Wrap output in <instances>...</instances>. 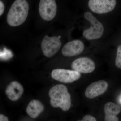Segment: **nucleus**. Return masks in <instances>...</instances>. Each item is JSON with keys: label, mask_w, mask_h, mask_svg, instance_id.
<instances>
[{"label": "nucleus", "mask_w": 121, "mask_h": 121, "mask_svg": "<svg viewBox=\"0 0 121 121\" xmlns=\"http://www.w3.org/2000/svg\"><path fill=\"white\" fill-rule=\"evenodd\" d=\"M28 11L29 4L26 0H16L8 13L7 23L12 27L21 25L27 19Z\"/></svg>", "instance_id": "obj_1"}, {"label": "nucleus", "mask_w": 121, "mask_h": 121, "mask_svg": "<svg viewBox=\"0 0 121 121\" xmlns=\"http://www.w3.org/2000/svg\"><path fill=\"white\" fill-rule=\"evenodd\" d=\"M50 104L53 107H60L63 111L69 110L71 106V95L66 87L63 84H57L49 91Z\"/></svg>", "instance_id": "obj_2"}, {"label": "nucleus", "mask_w": 121, "mask_h": 121, "mask_svg": "<svg viewBox=\"0 0 121 121\" xmlns=\"http://www.w3.org/2000/svg\"><path fill=\"white\" fill-rule=\"evenodd\" d=\"M84 17L90 23L91 26L83 31V37L89 40H95L101 38L104 31V28L102 23L90 12H86L84 13Z\"/></svg>", "instance_id": "obj_3"}, {"label": "nucleus", "mask_w": 121, "mask_h": 121, "mask_svg": "<svg viewBox=\"0 0 121 121\" xmlns=\"http://www.w3.org/2000/svg\"><path fill=\"white\" fill-rule=\"evenodd\" d=\"M117 0H89L88 7L93 13L105 14L114 9Z\"/></svg>", "instance_id": "obj_4"}, {"label": "nucleus", "mask_w": 121, "mask_h": 121, "mask_svg": "<svg viewBox=\"0 0 121 121\" xmlns=\"http://www.w3.org/2000/svg\"><path fill=\"white\" fill-rule=\"evenodd\" d=\"M60 36L49 37L45 36L42 40L41 48L44 56L51 58L58 52L61 46Z\"/></svg>", "instance_id": "obj_5"}, {"label": "nucleus", "mask_w": 121, "mask_h": 121, "mask_svg": "<svg viewBox=\"0 0 121 121\" xmlns=\"http://www.w3.org/2000/svg\"><path fill=\"white\" fill-rule=\"evenodd\" d=\"M39 11L43 19L46 21H50L53 19L57 12L55 0H40Z\"/></svg>", "instance_id": "obj_6"}, {"label": "nucleus", "mask_w": 121, "mask_h": 121, "mask_svg": "<svg viewBox=\"0 0 121 121\" xmlns=\"http://www.w3.org/2000/svg\"><path fill=\"white\" fill-rule=\"evenodd\" d=\"M51 76L52 78L60 82L71 83L78 80L81 77V74L73 70L57 69L52 71Z\"/></svg>", "instance_id": "obj_7"}, {"label": "nucleus", "mask_w": 121, "mask_h": 121, "mask_svg": "<svg viewBox=\"0 0 121 121\" xmlns=\"http://www.w3.org/2000/svg\"><path fill=\"white\" fill-rule=\"evenodd\" d=\"M72 70L80 73L87 74L91 73L95 69L94 62L87 57H82L74 60L71 64Z\"/></svg>", "instance_id": "obj_8"}, {"label": "nucleus", "mask_w": 121, "mask_h": 121, "mask_svg": "<svg viewBox=\"0 0 121 121\" xmlns=\"http://www.w3.org/2000/svg\"><path fill=\"white\" fill-rule=\"evenodd\" d=\"M108 83L104 80H100L92 83L85 91V95L89 99H93L104 94L108 88Z\"/></svg>", "instance_id": "obj_9"}, {"label": "nucleus", "mask_w": 121, "mask_h": 121, "mask_svg": "<svg viewBox=\"0 0 121 121\" xmlns=\"http://www.w3.org/2000/svg\"><path fill=\"white\" fill-rule=\"evenodd\" d=\"M84 48V44L82 41L75 40L67 43L63 48L62 53L64 56L71 57L81 54Z\"/></svg>", "instance_id": "obj_10"}, {"label": "nucleus", "mask_w": 121, "mask_h": 121, "mask_svg": "<svg viewBox=\"0 0 121 121\" xmlns=\"http://www.w3.org/2000/svg\"><path fill=\"white\" fill-rule=\"evenodd\" d=\"M23 92V87L22 85L16 81L12 82L7 86L5 90L7 97L13 101L19 99Z\"/></svg>", "instance_id": "obj_11"}, {"label": "nucleus", "mask_w": 121, "mask_h": 121, "mask_svg": "<svg viewBox=\"0 0 121 121\" xmlns=\"http://www.w3.org/2000/svg\"><path fill=\"white\" fill-rule=\"evenodd\" d=\"M104 110L105 113V121H119V119L117 117L121 111V108L119 106L112 102H109L105 104Z\"/></svg>", "instance_id": "obj_12"}, {"label": "nucleus", "mask_w": 121, "mask_h": 121, "mask_svg": "<svg viewBox=\"0 0 121 121\" xmlns=\"http://www.w3.org/2000/svg\"><path fill=\"white\" fill-rule=\"evenodd\" d=\"M43 104L36 99L32 100L29 103L26 108L27 114L33 118H37L44 110Z\"/></svg>", "instance_id": "obj_13"}, {"label": "nucleus", "mask_w": 121, "mask_h": 121, "mask_svg": "<svg viewBox=\"0 0 121 121\" xmlns=\"http://www.w3.org/2000/svg\"><path fill=\"white\" fill-rule=\"evenodd\" d=\"M115 64L117 67L121 69V45H119L117 49Z\"/></svg>", "instance_id": "obj_14"}, {"label": "nucleus", "mask_w": 121, "mask_h": 121, "mask_svg": "<svg viewBox=\"0 0 121 121\" xmlns=\"http://www.w3.org/2000/svg\"><path fill=\"white\" fill-rule=\"evenodd\" d=\"M82 121H96L97 120L94 117L89 115H86L84 116L82 120Z\"/></svg>", "instance_id": "obj_15"}, {"label": "nucleus", "mask_w": 121, "mask_h": 121, "mask_svg": "<svg viewBox=\"0 0 121 121\" xmlns=\"http://www.w3.org/2000/svg\"><path fill=\"white\" fill-rule=\"evenodd\" d=\"M4 5L1 1H0V16H1L4 13Z\"/></svg>", "instance_id": "obj_16"}, {"label": "nucleus", "mask_w": 121, "mask_h": 121, "mask_svg": "<svg viewBox=\"0 0 121 121\" xmlns=\"http://www.w3.org/2000/svg\"><path fill=\"white\" fill-rule=\"evenodd\" d=\"M8 118L7 117L4 115H0V121H8Z\"/></svg>", "instance_id": "obj_17"}, {"label": "nucleus", "mask_w": 121, "mask_h": 121, "mask_svg": "<svg viewBox=\"0 0 121 121\" xmlns=\"http://www.w3.org/2000/svg\"></svg>", "instance_id": "obj_18"}]
</instances>
